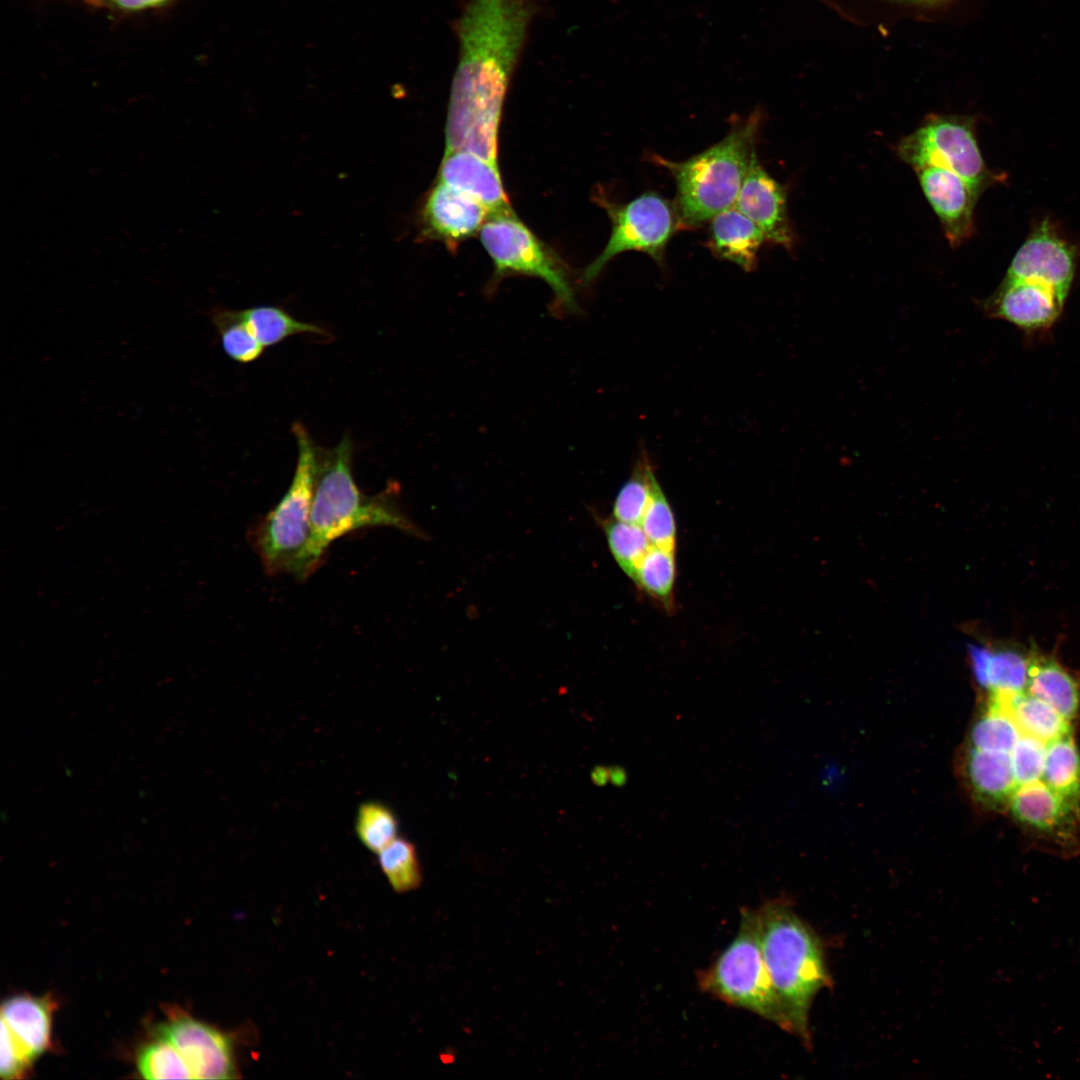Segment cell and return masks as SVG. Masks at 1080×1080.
Here are the masks:
<instances>
[{
    "label": "cell",
    "mask_w": 1080,
    "mask_h": 1080,
    "mask_svg": "<svg viewBox=\"0 0 1080 1080\" xmlns=\"http://www.w3.org/2000/svg\"><path fill=\"white\" fill-rule=\"evenodd\" d=\"M538 12L533 0H469L453 23L459 51L446 123V151L497 164L506 94Z\"/></svg>",
    "instance_id": "1"
},
{
    "label": "cell",
    "mask_w": 1080,
    "mask_h": 1080,
    "mask_svg": "<svg viewBox=\"0 0 1080 1080\" xmlns=\"http://www.w3.org/2000/svg\"><path fill=\"white\" fill-rule=\"evenodd\" d=\"M353 444L348 435L333 448L317 446L310 537L296 578L305 580L320 566L331 544L358 530L392 527L415 537L425 534L402 511L399 487L392 482L366 495L352 472Z\"/></svg>",
    "instance_id": "2"
},
{
    "label": "cell",
    "mask_w": 1080,
    "mask_h": 1080,
    "mask_svg": "<svg viewBox=\"0 0 1080 1080\" xmlns=\"http://www.w3.org/2000/svg\"><path fill=\"white\" fill-rule=\"evenodd\" d=\"M759 941L774 988L793 1035L811 1047L809 1011L816 994L831 985L823 943L783 898L756 909Z\"/></svg>",
    "instance_id": "3"
},
{
    "label": "cell",
    "mask_w": 1080,
    "mask_h": 1080,
    "mask_svg": "<svg viewBox=\"0 0 1080 1080\" xmlns=\"http://www.w3.org/2000/svg\"><path fill=\"white\" fill-rule=\"evenodd\" d=\"M761 123L759 110L735 118L722 140L686 160L651 155L650 160L667 170L675 181L674 204L681 228H696L735 205L756 153Z\"/></svg>",
    "instance_id": "4"
},
{
    "label": "cell",
    "mask_w": 1080,
    "mask_h": 1080,
    "mask_svg": "<svg viewBox=\"0 0 1080 1080\" xmlns=\"http://www.w3.org/2000/svg\"><path fill=\"white\" fill-rule=\"evenodd\" d=\"M298 454L290 486L251 529L249 539L268 575L297 576L310 537L317 445L299 422L292 426Z\"/></svg>",
    "instance_id": "5"
},
{
    "label": "cell",
    "mask_w": 1080,
    "mask_h": 1080,
    "mask_svg": "<svg viewBox=\"0 0 1080 1080\" xmlns=\"http://www.w3.org/2000/svg\"><path fill=\"white\" fill-rule=\"evenodd\" d=\"M697 983L703 992L793 1034L764 961L756 909H742L736 936L707 969L698 972Z\"/></svg>",
    "instance_id": "6"
},
{
    "label": "cell",
    "mask_w": 1080,
    "mask_h": 1080,
    "mask_svg": "<svg viewBox=\"0 0 1080 1080\" xmlns=\"http://www.w3.org/2000/svg\"><path fill=\"white\" fill-rule=\"evenodd\" d=\"M895 151L914 170L936 166L957 174L978 195L1003 178L986 165L977 141L975 119L969 116H931L902 137Z\"/></svg>",
    "instance_id": "7"
},
{
    "label": "cell",
    "mask_w": 1080,
    "mask_h": 1080,
    "mask_svg": "<svg viewBox=\"0 0 1080 1080\" xmlns=\"http://www.w3.org/2000/svg\"><path fill=\"white\" fill-rule=\"evenodd\" d=\"M480 240L495 266V276L523 274L545 281L558 307L577 310L565 264L514 214H491L480 229Z\"/></svg>",
    "instance_id": "8"
},
{
    "label": "cell",
    "mask_w": 1080,
    "mask_h": 1080,
    "mask_svg": "<svg viewBox=\"0 0 1080 1080\" xmlns=\"http://www.w3.org/2000/svg\"><path fill=\"white\" fill-rule=\"evenodd\" d=\"M598 200L610 217L612 230L603 251L582 272L584 284L594 281L622 252H643L663 264L667 244L681 228L675 204L655 191H646L624 203L600 197Z\"/></svg>",
    "instance_id": "9"
},
{
    "label": "cell",
    "mask_w": 1080,
    "mask_h": 1080,
    "mask_svg": "<svg viewBox=\"0 0 1080 1080\" xmlns=\"http://www.w3.org/2000/svg\"><path fill=\"white\" fill-rule=\"evenodd\" d=\"M1008 809L1019 825L1051 844L1049 851L1065 858L1079 853V805L1057 794L1042 780L1018 786Z\"/></svg>",
    "instance_id": "10"
},
{
    "label": "cell",
    "mask_w": 1080,
    "mask_h": 1080,
    "mask_svg": "<svg viewBox=\"0 0 1080 1080\" xmlns=\"http://www.w3.org/2000/svg\"><path fill=\"white\" fill-rule=\"evenodd\" d=\"M51 1006L26 995L6 1000L1 1008V1062L4 1079L20 1077L49 1046Z\"/></svg>",
    "instance_id": "11"
},
{
    "label": "cell",
    "mask_w": 1080,
    "mask_h": 1080,
    "mask_svg": "<svg viewBox=\"0 0 1080 1080\" xmlns=\"http://www.w3.org/2000/svg\"><path fill=\"white\" fill-rule=\"evenodd\" d=\"M156 1034L176 1048L192 1079L237 1077L232 1041L215 1027L180 1014L160 1024Z\"/></svg>",
    "instance_id": "12"
},
{
    "label": "cell",
    "mask_w": 1080,
    "mask_h": 1080,
    "mask_svg": "<svg viewBox=\"0 0 1080 1080\" xmlns=\"http://www.w3.org/2000/svg\"><path fill=\"white\" fill-rule=\"evenodd\" d=\"M1076 268V252L1049 220L1038 224L1013 257L1005 278L1046 286L1066 301Z\"/></svg>",
    "instance_id": "13"
},
{
    "label": "cell",
    "mask_w": 1080,
    "mask_h": 1080,
    "mask_svg": "<svg viewBox=\"0 0 1080 1080\" xmlns=\"http://www.w3.org/2000/svg\"><path fill=\"white\" fill-rule=\"evenodd\" d=\"M1064 304L1065 300L1046 286L1005 277L995 292L979 303L989 318L1007 321L1027 333L1050 329Z\"/></svg>",
    "instance_id": "14"
},
{
    "label": "cell",
    "mask_w": 1080,
    "mask_h": 1080,
    "mask_svg": "<svg viewBox=\"0 0 1080 1080\" xmlns=\"http://www.w3.org/2000/svg\"><path fill=\"white\" fill-rule=\"evenodd\" d=\"M734 206L759 227L766 241L793 249L796 239L788 216L786 190L763 168L756 153Z\"/></svg>",
    "instance_id": "15"
},
{
    "label": "cell",
    "mask_w": 1080,
    "mask_h": 1080,
    "mask_svg": "<svg viewBox=\"0 0 1080 1080\" xmlns=\"http://www.w3.org/2000/svg\"><path fill=\"white\" fill-rule=\"evenodd\" d=\"M914 171L949 244L960 246L974 234V211L980 195L947 169L926 166Z\"/></svg>",
    "instance_id": "16"
},
{
    "label": "cell",
    "mask_w": 1080,
    "mask_h": 1080,
    "mask_svg": "<svg viewBox=\"0 0 1080 1080\" xmlns=\"http://www.w3.org/2000/svg\"><path fill=\"white\" fill-rule=\"evenodd\" d=\"M489 216L482 203L438 180L420 211L421 233L455 246L480 231Z\"/></svg>",
    "instance_id": "17"
},
{
    "label": "cell",
    "mask_w": 1080,
    "mask_h": 1080,
    "mask_svg": "<svg viewBox=\"0 0 1080 1080\" xmlns=\"http://www.w3.org/2000/svg\"><path fill=\"white\" fill-rule=\"evenodd\" d=\"M438 180L482 203L490 215L512 211L498 164L473 153L445 151Z\"/></svg>",
    "instance_id": "18"
},
{
    "label": "cell",
    "mask_w": 1080,
    "mask_h": 1080,
    "mask_svg": "<svg viewBox=\"0 0 1080 1080\" xmlns=\"http://www.w3.org/2000/svg\"><path fill=\"white\" fill-rule=\"evenodd\" d=\"M965 775L974 798L985 808H1008L1018 787L1011 754L969 747L964 763Z\"/></svg>",
    "instance_id": "19"
},
{
    "label": "cell",
    "mask_w": 1080,
    "mask_h": 1080,
    "mask_svg": "<svg viewBox=\"0 0 1080 1080\" xmlns=\"http://www.w3.org/2000/svg\"><path fill=\"white\" fill-rule=\"evenodd\" d=\"M766 241L763 232L747 216L732 206L710 220L708 247L720 259L747 272L758 264V253Z\"/></svg>",
    "instance_id": "20"
},
{
    "label": "cell",
    "mask_w": 1080,
    "mask_h": 1080,
    "mask_svg": "<svg viewBox=\"0 0 1080 1080\" xmlns=\"http://www.w3.org/2000/svg\"><path fill=\"white\" fill-rule=\"evenodd\" d=\"M970 655L975 678L989 695L1009 697L1026 691L1030 651L975 646Z\"/></svg>",
    "instance_id": "21"
},
{
    "label": "cell",
    "mask_w": 1080,
    "mask_h": 1080,
    "mask_svg": "<svg viewBox=\"0 0 1080 1080\" xmlns=\"http://www.w3.org/2000/svg\"><path fill=\"white\" fill-rule=\"evenodd\" d=\"M1026 692L1047 702L1068 721L1078 713V682L1053 656L1035 648L1030 650Z\"/></svg>",
    "instance_id": "22"
},
{
    "label": "cell",
    "mask_w": 1080,
    "mask_h": 1080,
    "mask_svg": "<svg viewBox=\"0 0 1080 1080\" xmlns=\"http://www.w3.org/2000/svg\"><path fill=\"white\" fill-rule=\"evenodd\" d=\"M999 700L1022 734L1045 743L1071 734L1069 721L1047 702L1028 692L1009 697L988 695Z\"/></svg>",
    "instance_id": "23"
},
{
    "label": "cell",
    "mask_w": 1080,
    "mask_h": 1080,
    "mask_svg": "<svg viewBox=\"0 0 1080 1080\" xmlns=\"http://www.w3.org/2000/svg\"><path fill=\"white\" fill-rule=\"evenodd\" d=\"M1041 780L1066 800L1080 804V753L1071 734L1046 743Z\"/></svg>",
    "instance_id": "24"
},
{
    "label": "cell",
    "mask_w": 1080,
    "mask_h": 1080,
    "mask_svg": "<svg viewBox=\"0 0 1080 1080\" xmlns=\"http://www.w3.org/2000/svg\"><path fill=\"white\" fill-rule=\"evenodd\" d=\"M238 313L264 348L296 334H328L320 326L302 322L277 306H256Z\"/></svg>",
    "instance_id": "25"
},
{
    "label": "cell",
    "mask_w": 1080,
    "mask_h": 1080,
    "mask_svg": "<svg viewBox=\"0 0 1080 1080\" xmlns=\"http://www.w3.org/2000/svg\"><path fill=\"white\" fill-rule=\"evenodd\" d=\"M675 580V553L652 545L641 560L633 583L665 611L672 612Z\"/></svg>",
    "instance_id": "26"
},
{
    "label": "cell",
    "mask_w": 1080,
    "mask_h": 1080,
    "mask_svg": "<svg viewBox=\"0 0 1080 1080\" xmlns=\"http://www.w3.org/2000/svg\"><path fill=\"white\" fill-rule=\"evenodd\" d=\"M1021 735L1003 704L988 696L983 712L972 726L969 743L977 749L1010 753Z\"/></svg>",
    "instance_id": "27"
},
{
    "label": "cell",
    "mask_w": 1080,
    "mask_h": 1080,
    "mask_svg": "<svg viewBox=\"0 0 1080 1080\" xmlns=\"http://www.w3.org/2000/svg\"><path fill=\"white\" fill-rule=\"evenodd\" d=\"M656 481L649 458L646 454H641L631 476L616 495L612 507L613 518L625 523L640 524Z\"/></svg>",
    "instance_id": "28"
},
{
    "label": "cell",
    "mask_w": 1080,
    "mask_h": 1080,
    "mask_svg": "<svg viewBox=\"0 0 1080 1080\" xmlns=\"http://www.w3.org/2000/svg\"><path fill=\"white\" fill-rule=\"evenodd\" d=\"M602 527L616 563L634 581L641 560L652 546L641 525L612 518L604 519Z\"/></svg>",
    "instance_id": "29"
},
{
    "label": "cell",
    "mask_w": 1080,
    "mask_h": 1080,
    "mask_svg": "<svg viewBox=\"0 0 1080 1080\" xmlns=\"http://www.w3.org/2000/svg\"><path fill=\"white\" fill-rule=\"evenodd\" d=\"M377 856L380 868L393 890L405 893L420 885L421 867L412 842L397 837L380 850Z\"/></svg>",
    "instance_id": "30"
},
{
    "label": "cell",
    "mask_w": 1080,
    "mask_h": 1080,
    "mask_svg": "<svg viewBox=\"0 0 1080 1080\" xmlns=\"http://www.w3.org/2000/svg\"><path fill=\"white\" fill-rule=\"evenodd\" d=\"M399 822L394 811L380 801L363 802L356 814L355 832L360 842L378 853L398 837Z\"/></svg>",
    "instance_id": "31"
},
{
    "label": "cell",
    "mask_w": 1080,
    "mask_h": 1080,
    "mask_svg": "<svg viewBox=\"0 0 1080 1080\" xmlns=\"http://www.w3.org/2000/svg\"><path fill=\"white\" fill-rule=\"evenodd\" d=\"M211 319L219 332L224 352L232 360L245 364L263 354L265 348L241 319L238 310L217 309Z\"/></svg>",
    "instance_id": "32"
},
{
    "label": "cell",
    "mask_w": 1080,
    "mask_h": 1080,
    "mask_svg": "<svg viewBox=\"0 0 1080 1080\" xmlns=\"http://www.w3.org/2000/svg\"><path fill=\"white\" fill-rule=\"evenodd\" d=\"M136 1064L145 1079H192L187 1064L176 1048L158 1036L140 1049Z\"/></svg>",
    "instance_id": "33"
},
{
    "label": "cell",
    "mask_w": 1080,
    "mask_h": 1080,
    "mask_svg": "<svg viewBox=\"0 0 1080 1080\" xmlns=\"http://www.w3.org/2000/svg\"><path fill=\"white\" fill-rule=\"evenodd\" d=\"M640 525L651 545L675 553L677 540L675 516L658 481L654 484L651 500Z\"/></svg>",
    "instance_id": "34"
},
{
    "label": "cell",
    "mask_w": 1080,
    "mask_h": 1080,
    "mask_svg": "<svg viewBox=\"0 0 1080 1080\" xmlns=\"http://www.w3.org/2000/svg\"><path fill=\"white\" fill-rule=\"evenodd\" d=\"M1017 785L1041 780L1046 756V743L1022 734L1010 752Z\"/></svg>",
    "instance_id": "35"
},
{
    "label": "cell",
    "mask_w": 1080,
    "mask_h": 1080,
    "mask_svg": "<svg viewBox=\"0 0 1080 1080\" xmlns=\"http://www.w3.org/2000/svg\"><path fill=\"white\" fill-rule=\"evenodd\" d=\"M118 7L126 10H140L161 6L171 0H112Z\"/></svg>",
    "instance_id": "36"
},
{
    "label": "cell",
    "mask_w": 1080,
    "mask_h": 1080,
    "mask_svg": "<svg viewBox=\"0 0 1080 1080\" xmlns=\"http://www.w3.org/2000/svg\"><path fill=\"white\" fill-rule=\"evenodd\" d=\"M609 772V780H611L614 785H624L626 783L627 772L624 768L614 767L609 769Z\"/></svg>",
    "instance_id": "37"
},
{
    "label": "cell",
    "mask_w": 1080,
    "mask_h": 1080,
    "mask_svg": "<svg viewBox=\"0 0 1080 1080\" xmlns=\"http://www.w3.org/2000/svg\"><path fill=\"white\" fill-rule=\"evenodd\" d=\"M609 774V769L599 767L593 771L592 778L596 784L603 785L609 780Z\"/></svg>",
    "instance_id": "38"
},
{
    "label": "cell",
    "mask_w": 1080,
    "mask_h": 1080,
    "mask_svg": "<svg viewBox=\"0 0 1080 1080\" xmlns=\"http://www.w3.org/2000/svg\"><path fill=\"white\" fill-rule=\"evenodd\" d=\"M903 1L908 2V3H912V4H917V5H932V4H937L939 2H942L944 0H903Z\"/></svg>",
    "instance_id": "39"
}]
</instances>
